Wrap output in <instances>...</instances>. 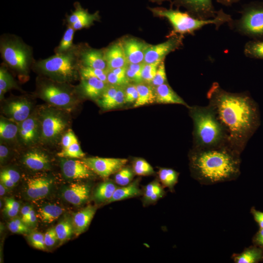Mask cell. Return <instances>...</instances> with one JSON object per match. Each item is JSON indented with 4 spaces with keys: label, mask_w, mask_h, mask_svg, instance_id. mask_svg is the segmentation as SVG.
<instances>
[{
    "label": "cell",
    "mask_w": 263,
    "mask_h": 263,
    "mask_svg": "<svg viewBox=\"0 0 263 263\" xmlns=\"http://www.w3.org/2000/svg\"><path fill=\"white\" fill-rule=\"evenodd\" d=\"M208 105L222 126L228 145L241 153L261 124L259 105L248 92L231 93L213 82Z\"/></svg>",
    "instance_id": "6da1fadb"
},
{
    "label": "cell",
    "mask_w": 263,
    "mask_h": 263,
    "mask_svg": "<svg viewBox=\"0 0 263 263\" xmlns=\"http://www.w3.org/2000/svg\"><path fill=\"white\" fill-rule=\"evenodd\" d=\"M241 154L227 145L193 148L189 154L191 175L205 185L236 180L241 174Z\"/></svg>",
    "instance_id": "7a4b0ae2"
},
{
    "label": "cell",
    "mask_w": 263,
    "mask_h": 263,
    "mask_svg": "<svg viewBox=\"0 0 263 263\" xmlns=\"http://www.w3.org/2000/svg\"><path fill=\"white\" fill-rule=\"evenodd\" d=\"M188 109L193 123V148L228 145L225 131L208 105L190 106Z\"/></svg>",
    "instance_id": "3957f363"
},
{
    "label": "cell",
    "mask_w": 263,
    "mask_h": 263,
    "mask_svg": "<svg viewBox=\"0 0 263 263\" xmlns=\"http://www.w3.org/2000/svg\"><path fill=\"white\" fill-rule=\"evenodd\" d=\"M79 68L77 44L69 52L36 60L32 68L37 73L53 80L69 83L80 77Z\"/></svg>",
    "instance_id": "277c9868"
},
{
    "label": "cell",
    "mask_w": 263,
    "mask_h": 263,
    "mask_svg": "<svg viewBox=\"0 0 263 263\" xmlns=\"http://www.w3.org/2000/svg\"><path fill=\"white\" fill-rule=\"evenodd\" d=\"M0 53L3 63L20 76H27L36 61L32 47L14 34L0 36Z\"/></svg>",
    "instance_id": "5b68a950"
},
{
    "label": "cell",
    "mask_w": 263,
    "mask_h": 263,
    "mask_svg": "<svg viewBox=\"0 0 263 263\" xmlns=\"http://www.w3.org/2000/svg\"><path fill=\"white\" fill-rule=\"evenodd\" d=\"M155 16L167 19L172 25L173 32L182 35L191 34L208 24H214L215 29L224 23H228L232 19L231 16L225 13L222 9L219 10L217 16L211 19H202L195 18L188 13L180 11L178 9H167L162 7L150 8Z\"/></svg>",
    "instance_id": "8992f818"
},
{
    "label": "cell",
    "mask_w": 263,
    "mask_h": 263,
    "mask_svg": "<svg viewBox=\"0 0 263 263\" xmlns=\"http://www.w3.org/2000/svg\"><path fill=\"white\" fill-rule=\"evenodd\" d=\"M241 16L227 24L230 29L253 40H263V2L252 1L244 4Z\"/></svg>",
    "instance_id": "52a82bcc"
},
{
    "label": "cell",
    "mask_w": 263,
    "mask_h": 263,
    "mask_svg": "<svg viewBox=\"0 0 263 263\" xmlns=\"http://www.w3.org/2000/svg\"><path fill=\"white\" fill-rule=\"evenodd\" d=\"M37 93L45 101L56 106L68 107L75 101V91L69 83L59 82L46 78L39 79Z\"/></svg>",
    "instance_id": "ba28073f"
},
{
    "label": "cell",
    "mask_w": 263,
    "mask_h": 263,
    "mask_svg": "<svg viewBox=\"0 0 263 263\" xmlns=\"http://www.w3.org/2000/svg\"><path fill=\"white\" fill-rule=\"evenodd\" d=\"M66 127L65 119L57 112L49 110L42 114L41 132L44 141L51 143L56 141Z\"/></svg>",
    "instance_id": "9c48e42d"
},
{
    "label": "cell",
    "mask_w": 263,
    "mask_h": 263,
    "mask_svg": "<svg viewBox=\"0 0 263 263\" xmlns=\"http://www.w3.org/2000/svg\"><path fill=\"white\" fill-rule=\"evenodd\" d=\"M82 160L94 172L103 178L116 173L128 162L125 158L98 157L83 158Z\"/></svg>",
    "instance_id": "30bf717a"
},
{
    "label": "cell",
    "mask_w": 263,
    "mask_h": 263,
    "mask_svg": "<svg viewBox=\"0 0 263 263\" xmlns=\"http://www.w3.org/2000/svg\"><path fill=\"white\" fill-rule=\"evenodd\" d=\"M173 3L177 7L185 8L192 16L202 19H213L219 12L212 0H174Z\"/></svg>",
    "instance_id": "8fae6325"
},
{
    "label": "cell",
    "mask_w": 263,
    "mask_h": 263,
    "mask_svg": "<svg viewBox=\"0 0 263 263\" xmlns=\"http://www.w3.org/2000/svg\"><path fill=\"white\" fill-rule=\"evenodd\" d=\"M182 44V36H173L166 41L156 45H149L145 55L144 63L161 62L169 53L178 49Z\"/></svg>",
    "instance_id": "7c38bea8"
},
{
    "label": "cell",
    "mask_w": 263,
    "mask_h": 263,
    "mask_svg": "<svg viewBox=\"0 0 263 263\" xmlns=\"http://www.w3.org/2000/svg\"><path fill=\"white\" fill-rule=\"evenodd\" d=\"M80 66L108 71L104 50L91 48L84 44H77Z\"/></svg>",
    "instance_id": "4fadbf2b"
},
{
    "label": "cell",
    "mask_w": 263,
    "mask_h": 263,
    "mask_svg": "<svg viewBox=\"0 0 263 263\" xmlns=\"http://www.w3.org/2000/svg\"><path fill=\"white\" fill-rule=\"evenodd\" d=\"M61 168L64 177L68 179L88 178L93 175V171L81 160L63 158L61 160Z\"/></svg>",
    "instance_id": "5bb4252c"
},
{
    "label": "cell",
    "mask_w": 263,
    "mask_h": 263,
    "mask_svg": "<svg viewBox=\"0 0 263 263\" xmlns=\"http://www.w3.org/2000/svg\"><path fill=\"white\" fill-rule=\"evenodd\" d=\"M122 43L128 64L144 62L145 52L150 44L135 38L125 39Z\"/></svg>",
    "instance_id": "9a60e30c"
},
{
    "label": "cell",
    "mask_w": 263,
    "mask_h": 263,
    "mask_svg": "<svg viewBox=\"0 0 263 263\" xmlns=\"http://www.w3.org/2000/svg\"><path fill=\"white\" fill-rule=\"evenodd\" d=\"M31 110V102L21 98L9 101L4 108V112L11 119L20 123L29 116Z\"/></svg>",
    "instance_id": "2e32d148"
},
{
    "label": "cell",
    "mask_w": 263,
    "mask_h": 263,
    "mask_svg": "<svg viewBox=\"0 0 263 263\" xmlns=\"http://www.w3.org/2000/svg\"><path fill=\"white\" fill-rule=\"evenodd\" d=\"M80 79L77 91L84 96L96 100L101 96L108 84L95 77Z\"/></svg>",
    "instance_id": "e0dca14e"
},
{
    "label": "cell",
    "mask_w": 263,
    "mask_h": 263,
    "mask_svg": "<svg viewBox=\"0 0 263 263\" xmlns=\"http://www.w3.org/2000/svg\"><path fill=\"white\" fill-rule=\"evenodd\" d=\"M104 56L108 70L126 67L128 64L122 41L116 42L104 49Z\"/></svg>",
    "instance_id": "ac0fdd59"
},
{
    "label": "cell",
    "mask_w": 263,
    "mask_h": 263,
    "mask_svg": "<svg viewBox=\"0 0 263 263\" xmlns=\"http://www.w3.org/2000/svg\"><path fill=\"white\" fill-rule=\"evenodd\" d=\"M90 187L85 184H72L62 192L63 198L74 205H80L89 198Z\"/></svg>",
    "instance_id": "d6986e66"
},
{
    "label": "cell",
    "mask_w": 263,
    "mask_h": 263,
    "mask_svg": "<svg viewBox=\"0 0 263 263\" xmlns=\"http://www.w3.org/2000/svg\"><path fill=\"white\" fill-rule=\"evenodd\" d=\"M52 184V181L46 177L30 178L27 182V195L32 199L43 198L50 192Z\"/></svg>",
    "instance_id": "ffe728a7"
},
{
    "label": "cell",
    "mask_w": 263,
    "mask_h": 263,
    "mask_svg": "<svg viewBox=\"0 0 263 263\" xmlns=\"http://www.w3.org/2000/svg\"><path fill=\"white\" fill-rule=\"evenodd\" d=\"M155 102L159 104H180L188 108L187 103L172 89L168 83L154 88Z\"/></svg>",
    "instance_id": "44dd1931"
},
{
    "label": "cell",
    "mask_w": 263,
    "mask_h": 263,
    "mask_svg": "<svg viewBox=\"0 0 263 263\" xmlns=\"http://www.w3.org/2000/svg\"><path fill=\"white\" fill-rule=\"evenodd\" d=\"M19 123L18 133L22 141L26 145L34 144L38 135V125L36 118L29 116Z\"/></svg>",
    "instance_id": "7402d4cb"
},
{
    "label": "cell",
    "mask_w": 263,
    "mask_h": 263,
    "mask_svg": "<svg viewBox=\"0 0 263 263\" xmlns=\"http://www.w3.org/2000/svg\"><path fill=\"white\" fill-rule=\"evenodd\" d=\"M96 210L95 207L89 206L74 214L72 222L74 234L76 236L81 234L87 229L95 213Z\"/></svg>",
    "instance_id": "603a6c76"
},
{
    "label": "cell",
    "mask_w": 263,
    "mask_h": 263,
    "mask_svg": "<svg viewBox=\"0 0 263 263\" xmlns=\"http://www.w3.org/2000/svg\"><path fill=\"white\" fill-rule=\"evenodd\" d=\"M22 161L27 167L34 170L47 169L50 166L48 156L44 152L38 150L28 151L23 156Z\"/></svg>",
    "instance_id": "cb8c5ba5"
},
{
    "label": "cell",
    "mask_w": 263,
    "mask_h": 263,
    "mask_svg": "<svg viewBox=\"0 0 263 263\" xmlns=\"http://www.w3.org/2000/svg\"><path fill=\"white\" fill-rule=\"evenodd\" d=\"M231 258L235 263H258L263 261V250L253 244L240 253L233 254Z\"/></svg>",
    "instance_id": "d4e9b609"
},
{
    "label": "cell",
    "mask_w": 263,
    "mask_h": 263,
    "mask_svg": "<svg viewBox=\"0 0 263 263\" xmlns=\"http://www.w3.org/2000/svg\"><path fill=\"white\" fill-rule=\"evenodd\" d=\"M141 193L142 191L139 188L138 180H136L127 186L117 187L108 203L137 197Z\"/></svg>",
    "instance_id": "484cf974"
},
{
    "label": "cell",
    "mask_w": 263,
    "mask_h": 263,
    "mask_svg": "<svg viewBox=\"0 0 263 263\" xmlns=\"http://www.w3.org/2000/svg\"><path fill=\"white\" fill-rule=\"evenodd\" d=\"M138 97L133 107L136 108L152 104L155 102L154 88L149 83L144 82L136 84Z\"/></svg>",
    "instance_id": "4316f807"
},
{
    "label": "cell",
    "mask_w": 263,
    "mask_h": 263,
    "mask_svg": "<svg viewBox=\"0 0 263 263\" xmlns=\"http://www.w3.org/2000/svg\"><path fill=\"white\" fill-rule=\"evenodd\" d=\"M166 192L157 180L153 181L147 185L144 189L143 203L144 206L156 202L163 197Z\"/></svg>",
    "instance_id": "83f0119b"
},
{
    "label": "cell",
    "mask_w": 263,
    "mask_h": 263,
    "mask_svg": "<svg viewBox=\"0 0 263 263\" xmlns=\"http://www.w3.org/2000/svg\"><path fill=\"white\" fill-rule=\"evenodd\" d=\"M117 187L111 181L103 182L98 185L94 194V199L100 203H108L113 196Z\"/></svg>",
    "instance_id": "f1b7e54d"
},
{
    "label": "cell",
    "mask_w": 263,
    "mask_h": 263,
    "mask_svg": "<svg viewBox=\"0 0 263 263\" xmlns=\"http://www.w3.org/2000/svg\"><path fill=\"white\" fill-rule=\"evenodd\" d=\"M64 209L56 204H47L42 206L38 210L40 219L44 222L51 223L63 213Z\"/></svg>",
    "instance_id": "f546056e"
},
{
    "label": "cell",
    "mask_w": 263,
    "mask_h": 263,
    "mask_svg": "<svg viewBox=\"0 0 263 263\" xmlns=\"http://www.w3.org/2000/svg\"><path fill=\"white\" fill-rule=\"evenodd\" d=\"M75 30L72 26L67 25L63 37L57 46L54 49L55 54H62L74 49L76 46L73 43Z\"/></svg>",
    "instance_id": "4dcf8cb0"
},
{
    "label": "cell",
    "mask_w": 263,
    "mask_h": 263,
    "mask_svg": "<svg viewBox=\"0 0 263 263\" xmlns=\"http://www.w3.org/2000/svg\"><path fill=\"white\" fill-rule=\"evenodd\" d=\"M158 175L162 184L171 191H174V188L178 181L179 173L172 169L160 168Z\"/></svg>",
    "instance_id": "1f68e13d"
},
{
    "label": "cell",
    "mask_w": 263,
    "mask_h": 263,
    "mask_svg": "<svg viewBox=\"0 0 263 263\" xmlns=\"http://www.w3.org/2000/svg\"><path fill=\"white\" fill-rule=\"evenodd\" d=\"M13 76L8 72L7 67L3 63L0 68V96L2 98L9 90L17 88Z\"/></svg>",
    "instance_id": "d6a6232c"
},
{
    "label": "cell",
    "mask_w": 263,
    "mask_h": 263,
    "mask_svg": "<svg viewBox=\"0 0 263 263\" xmlns=\"http://www.w3.org/2000/svg\"><path fill=\"white\" fill-rule=\"evenodd\" d=\"M244 53L247 57L263 60V40L252 39L247 42Z\"/></svg>",
    "instance_id": "836d02e7"
},
{
    "label": "cell",
    "mask_w": 263,
    "mask_h": 263,
    "mask_svg": "<svg viewBox=\"0 0 263 263\" xmlns=\"http://www.w3.org/2000/svg\"><path fill=\"white\" fill-rule=\"evenodd\" d=\"M55 228L60 242L69 240L73 234H74L72 222L69 218H65L60 221Z\"/></svg>",
    "instance_id": "e575fe53"
},
{
    "label": "cell",
    "mask_w": 263,
    "mask_h": 263,
    "mask_svg": "<svg viewBox=\"0 0 263 263\" xmlns=\"http://www.w3.org/2000/svg\"><path fill=\"white\" fill-rule=\"evenodd\" d=\"M19 132V126L13 122L1 119L0 121V137L5 141L13 140Z\"/></svg>",
    "instance_id": "d590c367"
},
{
    "label": "cell",
    "mask_w": 263,
    "mask_h": 263,
    "mask_svg": "<svg viewBox=\"0 0 263 263\" xmlns=\"http://www.w3.org/2000/svg\"><path fill=\"white\" fill-rule=\"evenodd\" d=\"M119 87L108 84L101 96L97 100L98 104L101 107L108 110Z\"/></svg>",
    "instance_id": "8d00e7d4"
},
{
    "label": "cell",
    "mask_w": 263,
    "mask_h": 263,
    "mask_svg": "<svg viewBox=\"0 0 263 263\" xmlns=\"http://www.w3.org/2000/svg\"><path fill=\"white\" fill-rule=\"evenodd\" d=\"M107 72L108 71L107 70L81 66H80L79 68V75L80 78L95 77L107 83H108Z\"/></svg>",
    "instance_id": "74e56055"
},
{
    "label": "cell",
    "mask_w": 263,
    "mask_h": 263,
    "mask_svg": "<svg viewBox=\"0 0 263 263\" xmlns=\"http://www.w3.org/2000/svg\"><path fill=\"white\" fill-rule=\"evenodd\" d=\"M132 169L135 174L139 176H148L154 173L152 166L142 158L134 160L132 163Z\"/></svg>",
    "instance_id": "f35d334b"
},
{
    "label": "cell",
    "mask_w": 263,
    "mask_h": 263,
    "mask_svg": "<svg viewBox=\"0 0 263 263\" xmlns=\"http://www.w3.org/2000/svg\"><path fill=\"white\" fill-rule=\"evenodd\" d=\"M134 174L133 169L130 167H123L116 173L115 183L121 186H127L131 183Z\"/></svg>",
    "instance_id": "ab89813d"
},
{
    "label": "cell",
    "mask_w": 263,
    "mask_h": 263,
    "mask_svg": "<svg viewBox=\"0 0 263 263\" xmlns=\"http://www.w3.org/2000/svg\"><path fill=\"white\" fill-rule=\"evenodd\" d=\"M57 155L62 158H81L85 155L78 141L71 144L68 148L62 149L57 153Z\"/></svg>",
    "instance_id": "60d3db41"
},
{
    "label": "cell",
    "mask_w": 263,
    "mask_h": 263,
    "mask_svg": "<svg viewBox=\"0 0 263 263\" xmlns=\"http://www.w3.org/2000/svg\"><path fill=\"white\" fill-rule=\"evenodd\" d=\"M74 6V10L71 11V14L67 15L66 16L67 25L72 26L89 13L87 9L82 7L81 4L78 1L75 2Z\"/></svg>",
    "instance_id": "b9f144b4"
},
{
    "label": "cell",
    "mask_w": 263,
    "mask_h": 263,
    "mask_svg": "<svg viewBox=\"0 0 263 263\" xmlns=\"http://www.w3.org/2000/svg\"><path fill=\"white\" fill-rule=\"evenodd\" d=\"M100 16L99 12L96 11L93 14L89 13L86 16L72 25L75 31L81 30L90 27L95 21L99 20Z\"/></svg>",
    "instance_id": "7bdbcfd3"
},
{
    "label": "cell",
    "mask_w": 263,
    "mask_h": 263,
    "mask_svg": "<svg viewBox=\"0 0 263 263\" xmlns=\"http://www.w3.org/2000/svg\"><path fill=\"white\" fill-rule=\"evenodd\" d=\"M161 62L159 61L151 63H144L142 70L143 82L150 83L156 73L158 66Z\"/></svg>",
    "instance_id": "ee69618b"
},
{
    "label": "cell",
    "mask_w": 263,
    "mask_h": 263,
    "mask_svg": "<svg viewBox=\"0 0 263 263\" xmlns=\"http://www.w3.org/2000/svg\"><path fill=\"white\" fill-rule=\"evenodd\" d=\"M8 227L11 232L14 233L24 234L30 231L28 225L18 218L11 220L8 224Z\"/></svg>",
    "instance_id": "f6af8a7d"
},
{
    "label": "cell",
    "mask_w": 263,
    "mask_h": 263,
    "mask_svg": "<svg viewBox=\"0 0 263 263\" xmlns=\"http://www.w3.org/2000/svg\"><path fill=\"white\" fill-rule=\"evenodd\" d=\"M166 83H168L167 78L165 64L164 61H162L159 65L156 73L150 84L155 88Z\"/></svg>",
    "instance_id": "bcb514c9"
},
{
    "label": "cell",
    "mask_w": 263,
    "mask_h": 263,
    "mask_svg": "<svg viewBox=\"0 0 263 263\" xmlns=\"http://www.w3.org/2000/svg\"><path fill=\"white\" fill-rule=\"evenodd\" d=\"M19 204L14 198H6L4 209L5 214L9 217H15L19 211Z\"/></svg>",
    "instance_id": "7dc6e473"
},
{
    "label": "cell",
    "mask_w": 263,
    "mask_h": 263,
    "mask_svg": "<svg viewBox=\"0 0 263 263\" xmlns=\"http://www.w3.org/2000/svg\"><path fill=\"white\" fill-rule=\"evenodd\" d=\"M107 83L108 84L117 86H125L130 83V82L126 76H120L108 70Z\"/></svg>",
    "instance_id": "c3c4849f"
},
{
    "label": "cell",
    "mask_w": 263,
    "mask_h": 263,
    "mask_svg": "<svg viewBox=\"0 0 263 263\" xmlns=\"http://www.w3.org/2000/svg\"><path fill=\"white\" fill-rule=\"evenodd\" d=\"M29 241L32 245L38 249L45 250L46 245L44 242V235L39 232H33L29 236Z\"/></svg>",
    "instance_id": "681fc988"
},
{
    "label": "cell",
    "mask_w": 263,
    "mask_h": 263,
    "mask_svg": "<svg viewBox=\"0 0 263 263\" xmlns=\"http://www.w3.org/2000/svg\"><path fill=\"white\" fill-rule=\"evenodd\" d=\"M138 97L136 84H128L125 86V103L135 102Z\"/></svg>",
    "instance_id": "f907efd6"
},
{
    "label": "cell",
    "mask_w": 263,
    "mask_h": 263,
    "mask_svg": "<svg viewBox=\"0 0 263 263\" xmlns=\"http://www.w3.org/2000/svg\"><path fill=\"white\" fill-rule=\"evenodd\" d=\"M125 103V86H120L108 110L116 108Z\"/></svg>",
    "instance_id": "816d5d0a"
},
{
    "label": "cell",
    "mask_w": 263,
    "mask_h": 263,
    "mask_svg": "<svg viewBox=\"0 0 263 263\" xmlns=\"http://www.w3.org/2000/svg\"><path fill=\"white\" fill-rule=\"evenodd\" d=\"M58 240L55 227L48 229L44 234V242L46 246H53Z\"/></svg>",
    "instance_id": "f5cc1de1"
},
{
    "label": "cell",
    "mask_w": 263,
    "mask_h": 263,
    "mask_svg": "<svg viewBox=\"0 0 263 263\" xmlns=\"http://www.w3.org/2000/svg\"><path fill=\"white\" fill-rule=\"evenodd\" d=\"M76 141L77 139L74 132L72 130L69 129L61 138V144L62 149L68 148Z\"/></svg>",
    "instance_id": "db71d44e"
},
{
    "label": "cell",
    "mask_w": 263,
    "mask_h": 263,
    "mask_svg": "<svg viewBox=\"0 0 263 263\" xmlns=\"http://www.w3.org/2000/svg\"><path fill=\"white\" fill-rule=\"evenodd\" d=\"M0 173H2L8 177L15 184L19 182L20 179V175L19 173L13 169H4L0 171Z\"/></svg>",
    "instance_id": "11a10c76"
},
{
    "label": "cell",
    "mask_w": 263,
    "mask_h": 263,
    "mask_svg": "<svg viewBox=\"0 0 263 263\" xmlns=\"http://www.w3.org/2000/svg\"><path fill=\"white\" fill-rule=\"evenodd\" d=\"M250 212L252 215L255 221L258 224L259 228H263V212L258 210L254 207H252Z\"/></svg>",
    "instance_id": "9f6ffc18"
},
{
    "label": "cell",
    "mask_w": 263,
    "mask_h": 263,
    "mask_svg": "<svg viewBox=\"0 0 263 263\" xmlns=\"http://www.w3.org/2000/svg\"><path fill=\"white\" fill-rule=\"evenodd\" d=\"M252 243L263 250V228L259 230L252 238Z\"/></svg>",
    "instance_id": "6f0895ef"
},
{
    "label": "cell",
    "mask_w": 263,
    "mask_h": 263,
    "mask_svg": "<svg viewBox=\"0 0 263 263\" xmlns=\"http://www.w3.org/2000/svg\"><path fill=\"white\" fill-rule=\"evenodd\" d=\"M0 183L6 188H11L13 187L15 184L5 175L0 173Z\"/></svg>",
    "instance_id": "680465c9"
},
{
    "label": "cell",
    "mask_w": 263,
    "mask_h": 263,
    "mask_svg": "<svg viewBox=\"0 0 263 263\" xmlns=\"http://www.w3.org/2000/svg\"><path fill=\"white\" fill-rule=\"evenodd\" d=\"M9 154V150L8 148L3 145H0V159L1 163H3L7 158Z\"/></svg>",
    "instance_id": "91938a15"
},
{
    "label": "cell",
    "mask_w": 263,
    "mask_h": 263,
    "mask_svg": "<svg viewBox=\"0 0 263 263\" xmlns=\"http://www.w3.org/2000/svg\"><path fill=\"white\" fill-rule=\"evenodd\" d=\"M37 217L34 210L32 208L28 216L26 225L30 226H34L36 223Z\"/></svg>",
    "instance_id": "94428289"
},
{
    "label": "cell",
    "mask_w": 263,
    "mask_h": 263,
    "mask_svg": "<svg viewBox=\"0 0 263 263\" xmlns=\"http://www.w3.org/2000/svg\"><path fill=\"white\" fill-rule=\"evenodd\" d=\"M32 207L30 206H24L21 210V220L26 224V221L30 210Z\"/></svg>",
    "instance_id": "6125c7cd"
},
{
    "label": "cell",
    "mask_w": 263,
    "mask_h": 263,
    "mask_svg": "<svg viewBox=\"0 0 263 263\" xmlns=\"http://www.w3.org/2000/svg\"><path fill=\"white\" fill-rule=\"evenodd\" d=\"M240 0H216L218 3L226 6H231Z\"/></svg>",
    "instance_id": "be15d7a7"
},
{
    "label": "cell",
    "mask_w": 263,
    "mask_h": 263,
    "mask_svg": "<svg viewBox=\"0 0 263 263\" xmlns=\"http://www.w3.org/2000/svg\"><path fill=\"white\" fill-rule=\"evenodd\" d=\"M5 188H6L5 186H4L2 183H0V196H3L5 194L6 192V189Z\"/></svg>",
    "instance_id": "e7e4bbea"
},
{
    "label": "cell",
    "mask_w": 263,
    "mask_h": 263,
    "mask_svg": "<svg viewBox=\"0 0 263 263\" xmlns=\"http://www.w3.org/2000/svg\"><path fill=\"white\" fill-rule=\"evenodd\" d=\"M150 0L153 2H161L162 1H163L164 0Z\"/></svg>",
    "instance_id": "03108f58"
}]
</instances>
